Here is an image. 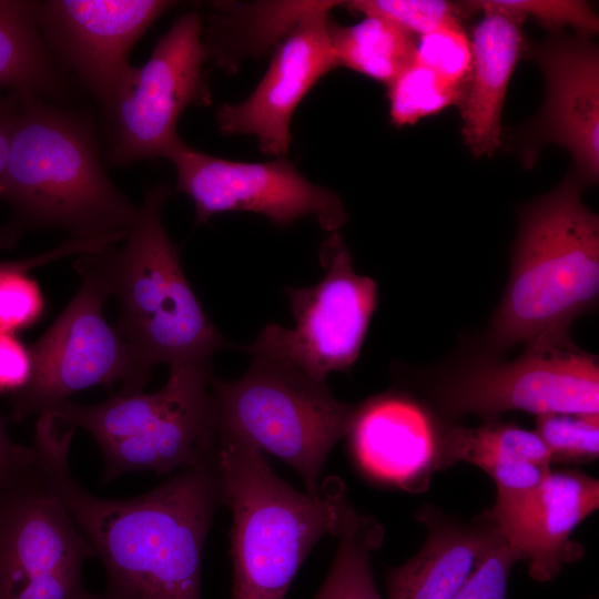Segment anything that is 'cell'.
I'll use <instances>...</instances> for the list:
<instances>
[{
  "label": "cell",
  "mask_w": 599,
  "mask_h": 599,
  "mask_svg": "<svg viewBox=\"0 0 599 599\" xmlns=\"http://www.w3.org/2000/svg\"><path fill=\"white\" fill-rule=\"evenodd\" d=\"M77 428L55 410L38 416L35 461L104 565L103 599H201L206 536L224 505L216 455L141 496L87 491L68 461Z\"/></svg>",
  "instance_id": "obj_1"
},
{
  "label": "cell",
  "mask_w": 599,
  "mask_h": 599,
  "mask_svg": "<svg viewBox=\"0 0 599 599\" xmlns=\"http://www.w3.org/2000/svg\"><path fill=\"white\" fill-rule=\"evenodd\" d=\"M0 199L13 211L3 241L31 227L60 229L73 238L121 241L139 207L108 177L83 118L21 94Z\"/></svg>",
  "instance_id": "obj_2"
},
{
  "label": "cell",
  "mask_w": 599,
  "mask_h": 599,
  "mask_svg": "<svg viewBox=\"0 0 599 599\" xmlns=\"http://www.w3.org/2000/svg\"><path fill=\"white\" fill-rule=\"evenodd\" d=\"M599 294V219L567 181L525 207L502 300L489 328L496 348L568 332Z\"/></svg>",
  "instance_id": "obj_3"
},
{
  "label": "cell",
  "mask_w": 599,
  "mask_h": 599,
  "mask_svg": "<svg viewBox=\"0 0 599 599\" xmlns=\"http://www.w3.org/2000/svg\"><path fill=\"white\" fill-rule=\"evenodd\" d=\"M223 499L233 516L232 599H284L308 552L336 535L347 501L342 490L314 497L281 479L257 448L219 429Z\"/></svg>",
  "instance_id": "obj_4"
},
{
  "label": "cell",
  "mask_w": 599,
  "mask_h": 599,
  "mask_svg": "<svg viewBox=\"0 0 599 599\" xmlns=\"http://www.w3.org/2000/svg\"><path fill=\"white\" fill-rule=\"evenodd\" d=\"M167 187L145 192L122 247H114L113 295L120 302L116 332L140 366H210L229 344L207 318L162 222Z\"/></svg>",
  "instance_id": "obj_5"
},
{
  "label": "cell",
  "mask_w": 599,
  "mask_h": 599,
  "mask_svg": "<svg viewBox=\"0 0 599 599\" xmlns=\"http://www.w3.org/2000/svg\"><path fill=\"white\" fill-rule=\"evenodd\" d=\"M235 380L213 376L217 427L292 466L307 494L321 495L318 478L327 455L347 435L356 407L336 399L326 382L270 354H252Z\"/></svg>",
  "instance_id": "obj_6"
},
{
  "label": "cell",
  "mask_w": 599,
  "mask_h": 599,
  "mask_svg": "<svg viewBox=\"0 0 599 599\" xmlns=\"http://www.w3.org/2000/svg\"><path fill=\"white\" fill-rule=\"evenodd\" d=\"M74 267L81 287L45 333L29 348L31 377L12 395V418L21 422L52 410L73 393L119 386L118 394L143 390L151 374L103 315L113 295L114 244L83 254Z\"/></svg>",
  "instance_id": "obj_7"
},
{
  "label": "cell",
  "mask_w": 599,
  "mask_h": 599,
  "mask_svg": "<svg viewBox=\"0 0 599 599\" xmlns=\"http://www.w3.org/2000/svg\"><path fill=\"white\" fill-rule=\"evenodd\" d=\"M210 57L202 18L190 11L158 40L144 64L126 69L102 106L110 131L109 164L165 159L181 139L176 125L184 110L212 102L203 71Z\"/></svg>",
  "instance_id": "obj_8"
},
{
  "label": "cell",
  "mask_w": 599,
  "mask_h": 599,
  "mask_svg": "<svg viewBox=\"0 0 599 599\" xmlns=\"http://www.w3.org/2000/svg\"><path fill=\"white\" fill-rule=\"evenodd\" d=\"M440 398L454 415H599L598 361L576 346L569 332L546 334L528 342L514 361L460 369L444 385Z\"/></svg>",
  "instance_id": "obj_9"
},
{
  "label": "cell",
  "mask_w": 599,
  "mask_h": 599,
  "mask_svg": "<svg viewBox=\"0 0 599 599\" xmlns=\"http://www.w3.org/2000/svg\"><path fill=\"white\" fill-rule=\"evenodd\" d=\"M319 262L325 274L317 284L285 291L295 327L268 324L245 351L284 358L326 382L331 372L347 370L356 362L376 307L377 286L355 273L337 232L323 242Z\"/></svg>",
  "instance_id": "obj_10"
},
{
  "label": "cell",
  "mask_w": 599,
  "mask_h": 599,
  "mask_svg": "<svg viewBox=\"0 0 599 599\" xmlns=\"http://www.w3.org/2000/svg\"><path fill=\"white\" fill-rule=\"evenodd\" d=\"M93 557L37 461L0 490V599H79Z\"/></svg>",
  "instance_id": "obj_11"
},
{
  "label": "cell",
  "mask_w": 599,
  "mask_h": 599,
  "mask_svg": "<svg viewBox=\"0 0 599 599\" xmlns=\"http://www.w3.org/2000/svg\"><path fill=\"white\" fill-rule=\"evenodd\" d=\"M165 159L175 167L176 190L194 203L196 224L234 211L263 214L280 226L308 215L331 233L347 221L341 197L306 180L285 158L270 162L225 160L180 139Z\"/></svg>",
  "instance_id": "obj_12"
},
{
  "label": "cell",
  "mask_w": 599,
  "mask_h": 599,
  "mask_svg": "<svg viewBox=\"0 0 599 599\" xmlns=\"http://www.w3.org/2000/svg\"><path fill=\"white\" fill-rule=\"evenodd\" d=\"M175 6L166 0H47L39 4L45 44L103 106L143 33Z\"/></svg>",
  "instance_id": "obj_13"
},
{
  "label": "cell",
  "mask_w": 599,
  "mask_h": 599,
  "mask_svg": "<svg viewBox=\"0 0 599 599\" xmlns=\"http://www.w3.org/2000/svg\"><path fill=\"white\" fill-rule=\"evenodd\" d=\"M339 1H311L286 30L254 91L242 102L223 104L216 122L223 134L257 138L263 153L285 158L292 116L311 89L337 68L328 34V12Z\"/></svg>",
  "instance_id": "obj_14"
},
{
  "label": "cell",
  "mask_w": 599,
  "mask_h": 599,
  "mask_svg": "<svg viewBox=\"0 0 599 599\" xmlns=\"http://www.w3.org/2000/svg\"><path fill=\"white\" fill-rule=\"evenodd\" d=\"M546 101L529 126L534 143L567 149L583 182L599 175V55L585 39H558L539 49Z\"/></svg>",
  "instance_id": "obj_15"
},
{
  "label": "cell",
  "mask_w": 599,
  "mask_h": 599,
  "mask_svg": "<svg viewBox=\"0 0 599 599\" xmlns=\"http://www.w3.org/2000/svg\"><path fill=\"white\" fill-rule=\"evenodd\" d=\"M598 507V479L577 471H551L535 490L504 509H491L488 517L529 561L530 577L548 581L565 562L577 558L570 536Z\"/></svg>",
  "instance_id": "obj_16"
},
{
  "label": "cell",
  "mask_w": 599,
  "mask_h": 599,
  "mask_svg": "<svg viewBox=\"0 0 599 599\" xmlns=\"http://www.w3.org/2000/svg\"><path fill=\"white\" fill-rule=\"evenodd\" d=\"M467 6L484 14L470 39L471 70L460 103L463 135L475 155H491L500 146L501 110L524 50V17L489 0L468 1Z\"/></svg>",
  "instance_id": "obj_17"
},
{
  "label": "cell",
  "mask_w": 599,
  "mask_h": 599,
  "mask_svg": "<svg viewBox=\"0 0 599 599\" xmlns=\"http://www.w3.org/2000/svg\"><path fill=\"white\" fill-rule=\"evenodd\" d=\"M352 450L372 477L409 487L430 469L437 444L424 410L387 394L356 407L349 430Z\"/></svg>",
  "instance_id": "obj_18"
},
{
  "label": "cell",
  "mask_w": 599,
  "mask_h": 599,
  "mask_svg": "<svg viewBox=\"0 0 599 599\" xmlns=\"http://www.w3.org/2000/svg\"><path fill=\"white\" fill-rule=\"evenodd\" d=\"M217 435L211 379L207 387L145 432L100 447L103 478L112 480L133 471L166 475L200 465L216 455Z\"/></svg>",
  "instance_id": "obj_19"
},
{
  "label": "cell",
  "mask_w": 599,
  "mask_h": 599,
  "mask_svg": "<svg viewBox=\"0 0 599 599\" xmlns=\"http://www.w3.org/2000/svg\"><path fill=\"white\" fill-rule=\"evenodd\" d=\"M436 460L468 461L485 470L497 488L494 510L504 509L535 490L551 473L552 463L536 432L505 423L449 429L439 444Z\"/></svg>",
  "instance_id": "obj_20"
},
{
  "label": "cell",
  "mask_w": 599,
  "mask_h": 599,
  "mask_svg": "<svg viewBox=\"0 0 599 599\" xmlns=\"http://www.w3.org/2000/svg\"><path fill=\"white\" fill-rule=\"evenodd\" d=\"M210 366H171L166 384L159 392L115 395L95 405H79L69 399L54 410L75 428L87 430L99 447L139 435L165 418L196 393L207 387Z\"/></svg>",
  "instance_id": "obj_21"
},
{
  "label": "cell",
  "mask_w": 599,
  "mask_h": 599,
  "mask_svg": "<svg viewBox=\"0 0 599 599\" xmlns=\"http://www.w3.org/2000/svg\"><path fill=\"white\" fill-rule=\"evenodd\" d=\"M505 539L495 527L445 526L430 531L420 551L387 577V599H453L485 554Z\"/></svg>",
  "instance_id": "obj_22"
},
{
  "label": "cell",
  "mask_w": 599,
  "mask_h": 599,
  "mask_svg": "<svg viewBox=\"0 0 599 599\" xmlns=\"http://www.w3.org/2000/svg\"><path fill=\"white\" fill-rule=\"evenodd\" d=\"M39 4L0 0V90L47 99L59 97L64 82L40 29Z\"/></svg>",
  "instance_id": "obj_23"
},
{
  "label": "cell",
  "mask_w": 599,
  "mask_h": 599,
  "mask_svg": "<svg viewBox=\"0 0 599 599\" xmlns=\"http://www.w3.org/2000/svg\"><path fill=\"white\" fill-rule=\"evenodd\" d=\"M328 34L337 67H345L389 85L414 60L412 35L393 22L365 16L343 27L329 20Z\"/></svg>",
  "instance_id": "obj_24"
},
{
  "label": "cell",
  "mask_w": 599,
  "mask_h": 599,
  "mask_svg": "<svg viewBox=\"0 0 599 599\" xmlns=\"http://www.w3.org/2000/svg\"><path fill=\"white\" fill-rule=\"evenodd\" d=\"M337 536L332 567L314 599H383L370 570V555L383 539L382 526L347 504Z\"/></svg>",
  "instance_id": "obj_25"
},
{
  "label": "cell",
  "mask_w": 599,
  "mask_h": 599,
  "mask_svg": "<svg viewBox=\"0 0 599 599\" xmlns=\"http://www.w3.org/2000/svg\"><path fill=\"white\" fill-rule=\"evenodd\" d=\"M388 87L390 121L410 125L454 103H461L465 90L455 87L413 60Z\"/></svg>",
  "instance_id": "obj_26"
},
{
  "label": "cell",
  "mask_w": 599,
  "mask_h": 599,
  "mask_svg": "<svg viewBox=\"0 0 599 599\" xmlns=\"http://www.w3.org/2000/svg\"><path fill=\"white\" fill-rule=\"evenodd\" d=\"M536 434L550 453L551 461L581 463L599 456V415H538Z\"/></svg>",
  "instance_id": "obj_27"
},
{
  "label": "cell",
  "mask_w": 599,
  "mask_h": 599,
  "mask_svg": "<svg viewBox=\"0 0 599 599\" xmlns=\"http://www.w3.org/2000/svg\"><path fill=\"white\" fill-rule=\"evenodd\" d=\"M352 11L386 19L419 37L445 27L459 26V11L440 0H355L344 2Z\"/></svg>",
  "instance_id": "obj_28"
},
{
  "label": "cell",
  "mask_w": 599,
  "mask_h": 599,
  "mask_svg": "<svg viewBox=\"0 0 599 599\" xmlns=\"http://www.w3.org/2000/svg\"><path fill=\"white\" fill-rule=\"evenodd\" d=\"M414 60L448 83L466 91L471 70V43L461 26L440 28L419 37Z\"/></svg>",
  "instance_id": "obj_29"
},
{
  "label": "cell",
  "mask_w": 599,
  "mask_h": 599,
  "mask_svg": "<svg viewBox=\"0 0 599 599\" xmlns=\"http://www.w3.org/2000/svg\"><path fill=\"white\" fill-rule=\"evenodd\" d=\"M521 555L505 539L491 547L453 599H507L512 566Z\"/></svg>",
  "instance_id": "obj_30"
},
{
  "label": "cell",
  "mask_w": 599,
  "mask_h": 599,
  "mask_svg": "<svg viewBox=\"0 0 599 599\" xmlns=\"http://www.w3.org/2000/svg\"><path fill=\"white\" fill-rule=\"evenodd\" d=\"M521 17L530 16L549 27L570 26L586 33L598 31L599 21L591 8L578 0H489Z\"/></svg>",
  "instance_id": "obj_31"
},
{
  "label": "cell",
  "mask_w": 599,
  "mask_h": 599,
  "mask_svg": "<svg viewBox=\"0 0 599 599\" xmlns=\"http://www.w3.org/2000/svg\"><path fill=\"white\" fill-rule=\"evenodd\" d=\"M31 358L13 333L0 331V393L11 395L23 389L31 377Z\"/></svg>",
  "instance_id": "obj_32"
},
{
  "label": "cell",
  "mask_w": 599,
  "mask_h": 599,
  "mask_svg": "<svg viewBox=\"0 0 599 599\" xmlns=\"http://www.w3.org/2000/svg\"><path fill=\"white\" fill-rule=\"evenodd\" d=\"M33 446H21L10 439L0 415V490L9 487L35 464Z\"/></svg>",
  "instance_id": "obj_33"
},
{
  "label": "cell",
  "mask_w": 599,
  "mask_h": 599,
  "mask_svg": "<svg viewBox=\"0 0 599 599\" xmlns=\"http://www.w3.org/2000/svg\"><path fill=\"white\" fill-rule=\"evenodd\" d=\"M17 105V93H0V187L7 165Z\"/></svg>",
  "instance_id": "obj_34"
},
{
  "label": "cell",
  "mask_w": 599,
  "mask_h": 599,
  "mask_svg": "<svg viewBox=\"0 0 599 599\" xmlns=\"http://www.w3.org/2000/svg\"><path fill=\"white\" fill-rule=\"evenodd\" d=\"M16 263V261H3V262H0V272L1 271H4L11 266H13V264Z\"/></svg>",
  "instance_id": "obj_35"
},
{
  "label": "cell",
  "mask_w": 599,
  "mask_h": 599,
  "mask_svg": "<svg viewBox=\"0 0 599 599\" xmlns=\"http://www.w3.org/2000/svg\"><path fill=\"white\" fill-rule=\"evenodd\" d=\"M79 599H103V598L99 596H94L85 591Z\"/></svg>",
  "instance_id": "obj_36"
}]
</instances>
